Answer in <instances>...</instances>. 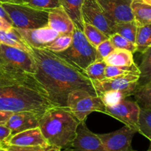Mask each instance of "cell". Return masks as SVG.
Returning <instances> with one entry per match:
<instances>
[{"mask_svg":"<svg viewBox=\"0 0 151 151\" xmlns=\"http://www.w3.org/2000/svg\"><path fill=\"white\" fill-rule=\"evenodd\" d=\"M37 70L34 76L56 106H66L68 94L84 89L97 94L91 81L84 72L47 49L33 48L31 54Z\"/></svg>","mask_w":151,"mask_h":151,"instance_id":"obj_1","label":"cell"},{"mask_svg":"<svg viewBox=\"0 0 151 151\" xmlns=\"http://www.w3.org/2000/svg\"><path fill=\"white\" fill-rule=\"evenodd\" d=\"M1 50L2 64L35 75L37 66L30 53L2 44H1Z\"/></svg>","mask_w":151,"mask_h":151,"instance_id":"obj_7","label":"cell"},{"mask_svg":"<svg viewBox=\"0 0 151 151\" xmlns=\"http://www.w3.org/2000/svg\"><path fill=\"white\" fill-rule=\"evenodd\" d=\"M67 107L79 122L86 120L92 112L103 113L105 106L97 94L84 89H76L68 94Z\"/></svg>","mask_w":151,"mask_h":151,"instance_id":"obj_6","label":"cell"},{"mask_svg":"<svg viewBox=\"0 0 151 151\" xmlns=\"http://www.w3.org/2000/svg\"><path fill=\"white\" fill-rule=\"evenodd\" d=\"M24 0H0L1 3H10V4H23Z\"/></svg>","mask_w":151,"mask_h":151,"instance_id":"obj_40","label":"cell"},{"mask_svg":"<svg viewBox=\"0 0 151 151\" xmlns=\"http://www.w3.org/2000/svg\"><path fill=\"white\" fill-rule=\"evenodd\" d=\"M79 121L67 106H53L39 119V128L50 146L62 150L71 147Z\"/></svg>","mask_w":151,"mask_h":151,"instance_id":"obj_3","label":"cell"},{"mask_svg":"<svg viewBox=\"0 0 151 151\" xmlns=\"http://www.w3.org/2000/svg\"><path fill=\"white\" fill-rule=\"evenodd\" d=\"M25 42L33 48L45 49L55 38L59 35L56 31L49 27L37 29H20L16 28Z\"/></svg>","mask_w":151,"mask_h":151,"instance_id":"obj_13","label":"cell"},{"mask_svg":"<svg viewBox=\"0 0 151 151\" xmlns=\"http://www.w3.org/2000/svg\"><path fill=\"white\" fill-rule=\"evenodd\" d=\"M133 53L124 49H115L109 55L105 58V63L110 66L132 67L136 66L133 60Z\"/></svg>","mask_w":151,"mask_h":151,"instance_id":"obj_19","label":"cell"},{"mask_svg":"<svg viewBox=\"0 0 151 151\" xmlns=\"http://www.w3.org/2000/svg\"><path fill=\"white\" fill-rule=\"evenodd\" d=\"M140 106L136 101L124 99L114 106L105 107L103 114L112 116L124 125L133 128L138 132Z\"/></svg>","mask_w":151,"mask_h":151,"instance_id":"obj_8","label":"cell"},{"mask_svg":"<svg viewBox=\"0 0 151 151\" xmlns=\"http://www.w3.org/2000/svg\"><path fill=\"white\" fill-rule=\"evenodd\" d=\"M81 11L84 22L96 27L108 37L115 33V24L107 19L96 0H84Z\"/></svg>","mask_w":151,"mask_h":151,"instance_id":"obj_10","label":"cell"},{"mask_svg":"<svg viewBox=\"0 0 151 151\" xmlns=\"http://www.w3.org/2000/svg\"><path fill=\"white\" fill-rule=\"evenodd\" d=\"M96 60H104L114 50L115 47L110 42V39L105 40L96 47Z\"/></svg>","mask_w":151,"mask_h":151,"instance_id":"obj_34","label":"cell"},{"mask_svg":"<svg viewBox=\"0 0 151 151\" xmlns=\"http://www.w3.org/2000/svg\"><path fill=\"white\" fill-rule=\"evenodd\" d=\"M142 54V61L139 66L140 70V80L144 81L142 83L151 80V46ZM141 83V84H142Z\"/></svg>","mask_w":151,"mask_h":151,"instance_id":"obj_29","label":"cell"},{"mask_svg":"<svg viewBox=\"0 0 151 151\" xmlns=\"http://www.w3.org/2000/svg\"><path fill=\"white\" fill-rule=\"evenodd\" d=\"M53 106L33 74L0 64V111L43 114Z\"/></svg>","mask_w":151,"mask_h":151,"instance_id":"obj_2","label":"cell"},{"mask_svg":"<svg viewBox=\"0 0 151 151\" xmlns=\"http://www.w3.org/2000/svg\"><path fill=\"white\" fill-rule=\"evenodd\" d=\"M23 4L37 10L47 11L61 6L59 0H24Z\"/></svg>","mask_w":151,"mask_h":151,"instance_id":"obj_32","label":"cell"},{"mask_svg":"<svg viewBox=\"0 0 151 151\" xmlns=\"http://www.w3.org/2000/svg\"><path fill=\"white\" fill-rule=\"evenodd\" d=\"M7 145L22 147H41L44 148L52 147L43 136L39 127L12 136L6 143V145Z\"/></svg>","mask_w":151,"mask_h":151,"instance_id":"obj_16","label":"cell"},{"mask_svg":"<svg viewBox=\"0 0 151 151\" xmlns=\"http://www.w3.org/2000/svg\"><path fill=\"white\" fill-rule=\"evenodd\" d=\"M136 133L134 129L124 125L117 131L97 135L107 151H136L131 145Z\"/></svg>","mask_w":151,"mask_h":151,"instance_id":"obj_11","label":"cell"},{"mask_svg":"<svg viewBox=\"0 0 151 151\" xmlns=\"http://www.w3.org/2000/svg\"><path fill=\"white\" fill-rule=\"evenodd\" d=\"M132 94L124 91H107L99 95L105 107L114 106Z\"/></svg>","mask_w":151,"mask_h":151,"instance_id":"obj_28","label":"cell"},{"mask_svg":"<svg viewBox=\"0 0 151 151\" xmlns=\"http://www.w3.org/2000/svg\"><path fill=\"white\" fill-rule=\"evenodd\" d=\"M47 27L59 35H73L75 25L62 6L49 10Z\"/></svg>","mask_w":151,"mask_h":151,"instance_id":"obj_17","label":"cell"},{"mask_svg":"<svg viewBox=\"0 0 151 151\" xmlns=\"http://www.w3.org/2000/svg\"><path fill=\"white\" fill-rule=\"evenodd\" d=\"M107 19L114 24L134 21L131 9L133 0H96Z\"/></svg>","mask_w":151,"mask_h":151,"instance_id":"obj_12","label":"cell"},{"mask_svg":"<svg viewBox=\"0 0 151 151\" xmlns=\"http://www.w3.org/2000/svg\"><path fill=\"white\" fill-rule=\"evenodd\" d=\"M8 14L13 27L37 29L47 26L48 11L40 10L23 4L1 3Z\"/></svg>","mask_w":151,"mask_h":151,"instance_id":"obj_5","label":"cell"},{"mask_svg":"<svg viewBox=\"0 0 151 151\" xmlns=\"http://www.w3.org/2000/svg\"><path fill=\"white\" fill-rule=\"evenodd\" d=\"M138 133L151 142V110L141 108Z\"/></svg>","mask_w":151,"mask_h":151,"instance_id":"obj_27","label":"cell"},{"mask_svg":"<svg viewBox=\"0 0 151 151\" xmlns=\"http://www.w3.org/2000/svg\"><path fill=\"white\" fill-rule=\"evenodd\" d=\"M140 75L129 74L127 75L115 77L111 78H104L100 81H91L97 95L107 91H124L133 92L139 85Z\"/></svg>","mask_w":151,"mask_h":151,"instance_id":"obj_9","label":"cell"},{"mask_svg":"<svg viewBox=\"0 0 151 151\" xmlns=\"http://www.w3.org/2000/svg\"><path fill=\"white\" fill-rule=\"evenodd\" d=\"M83 32H84V35L87 38V39L88 40L89 42L96 48L101 43L109 38V37L105 35L100 29L96 28V27L93 26L90 24L84 22Z\"/></svg>","mask_w":151,"mask_h":151,"instance_id":"obj_24","label":"cell"},{"mask_svg":"<svg viewBox=\"0 0 151 151\" xmlns=\"http://www.w3.org/2000/svg\"><path fill=\"white\" fill-rule=\"evenodd\" d=\"M147 151H151V147H150V148H149V149H148V150H147Z\"/></svg>","mask_w":151,"mask_h":151,"instance_id":"obj_47","label":"cell"},{"mask_svg":"<svg viewBox=\"0 0 151 151\" xmlns=\"http://www.w3.org/2000/svg\"><path fill=\"white\" fill-rule=\"evenodd\" d=\"M0 44L16 47L32 54V47L25 42L14 27L8 31L0 29Z\"/></svg>","mask_w":151,"mask_h":151,"instance_id":"obj_20","label":"cell"},{"mask_svg":"<svg viewBox=\"0 0 151 151\" xmlns=\"http://www.w3.org/2000/svg\"><path fill=\"white\" fill-rule=\"evenodd\" d=\"M107 63L105 60H96L89 65L84 72L90 81H100L105 78V70Z\"/></svg>","mask_w":151,"mask_h":151,"instance_id":"obj_26","label":"cell"},{"mask_svg":"<svg viewBox=\"0 0 151 151\" xmlns=\"http://www.w3.org/2000/svg\"><path fill=\"white\" fill-rule=\"evenodd\" d=\"M59 55L84 72L86 68L96 60V49L88 41L83 31L75 28L70 46Z\"/></svg>","mask_w":151,"mask_h":151,"instance_id":"obj_4","label":"cell"},{"mask_svg":"<svg viewBox=\"0 0 151 151\" xmlns=\"http://www.w3.org/2000/svg\"><path fill=\"white\" fill-rule=\"evenodd\" d=\"M61 6L73 22L75 27L83 31L84 20L82 16L83 3L84 0H59Z\"/></svg>","mask_w":151,"mask_h":151,"instance_id":"obj_18","label":"cell"},{"mask_svg":"<svg viewBox=\"0 0 151 151\" xmlns=\"http://www.w3.org/2000/svg\"><path fill=\"white\" fill-rule=\"evenodd\" d=\"M0 151H7V150L5 146H2V147H0Z\"/></svg>","mask_w":151,"mask_h":151,"instance_id":"obj_43","label":"cell"},{"mask_svg":"<svg viewBox=\"0 0 151 151\" xmlns=\"http://www.w3.org/2000/svg\"><path fill=\"white\" fill-rule=\"evenodd\" d=\"M85 121L78 124L76 137L71 147L84 151H107L99 136L89 130Z\"/></svg>","mask_w":151,"mask_h":151,"instance_id":"obj_14","label":"cell"},{"mask_svg":"<svg viewBox=\"0 0 151 151\" xmlns=\"http://www.w3.org/2000/svg\"><path fill=\"white\" fill-rule=\"evenodd\" d=\"M0 64H2V58H1V44H0Z\"/></svg>","mask_w":151,"mask_h":151,"instance_id":"obj_42","label":"cell"},{"mask_svg":"<svg viewBox=\"0 0 151 151\" xmlns=\"http://www.w3.org/2000/svg\"><path fill=\"white\" fill-rule=\"evenodd\" d=\"M72 40L73 35H59L45 49L54 53L62 52L70 46Z\"/></svg>","mask_w":151,"mask_h":151,"instance_id":"obj_31","label":"cell"},{"mask_svg":"<svg viewBox=\"0 0 151 151\" xmlns=\"http://www.w3.org/2000/svg\"><path fill=\"white\" fill-rule=\"evenodd\" d=\"M2 146H5V145H4V144H2V143L0 142V147H2Z\"/></svg>","mask_w":151,"mask_h":151,"instance_id":"obj_46","label":"cell"},{"mask_svg":"<svg viewBox=\"0 0 151 151\" xmlns=\"http://www.w3.org/2000/svg\"><path fill=\"white\" fill-rule=\"evenodd\" d=\"M7 151H47L53 148H44L41 147H22V146H16V145H5Z\"/></svg>","mask_w":151,"mask_h":151,"instance_id":"obj_35","label":"cell"},{"mask_svg":"<svg viewBox=\"0 0 151 151\" xmlns=\"http://www.w3.org/2000/svg\"><path fill=\"white\" fill-rule=\"evenodd\" d=\"M135 44L136 52L143 53L151 46V24L137 27Z\"/></svg>","mask_w":151,"mask_h":151,"instance_id":"obj_23","label":"cell"},{"mask_svg":"<svg viewBox=\"0 0 151 151\" xmlns=\"http://www.w3.org/2000/svg\"><path fill=\"white\" fill-rule=\"evenodd\" d=\"M11 137V131L6 125H0V142L5 145Z\"/></svg>","mask_w":151,"mask_h":151,"instance_id":"obj_36","label":"cell"},{"mask_svg":"<svg viewBox=\"0 0 151 151\" xmlns=\"http://www.w3.org/2000/svg\"><path fill=\"white\" fill-rule=\"evenodd\" d=\"M142 1H144V2L147 3V4H150V5H151V0H142Z\"/></svg>","mask_w":151,"mask_h":151,"instance_id":"obj_44","label":"cell"},{"mask_svg":"<svg viewBox=\"0 0 151 151\" xmlns=\"http://www.w3.org/2000/svg\"><path fill=\"white\" fill-rule=\"evenodd\" d=\"M0 18H1L2 19L5 20L6 22H7L8 23H10V24H12L11 20H10V17H9L8 14H7V13L6 12V10H4V8L2 7V5H1V2H0Z\"/></svg>","mask_w":151,"mask_h":151,"instance_id":"obj_39","label":"cell"},{"mask_svg":"<svg viewBox=\"0 0 151 151\" xmlns=\"http://www.w3.org/2000/svg\"><path fill=\"white\" fill-rule=\"evenodd\" d=\"M13 112L0 111V125H5Z\"/></svg>","mask_w":151,"mask_h":151,"instance_id":"obj_37","label":"cell"},{"mask_svg":"<svg viewBox=\"0 0 151 151\" xmlns=\"http://www.w3.org/2000/svg\"><path fill=\"white\" fill-rule=\"evenodd\" d=\"M133 95L140 108L151 110V80L139 84Z\"/></svg>","mask_w":151,"mask_h":151,"instance_id":"obj_22","label":"cell"},{"mask_svg":"<svg viewBox=\"0 0 151 151\" xmlns=\"http://www.w3.org/2000/svg\"><path fill=\"white\" fill-rule=\"evenodd\" d=\"M62 151H84V150H79V149H76V148H74V147H68V148H66V149H64V150H62Z\"/></svg>","mask_w":151,"mask_h":151,"instance_id":"obj_41","label":"cell"},{"mask_svg":"<svg viewBox=\"0 0 151 151\" xmlns=\"http://www.w3.org/2000/svg\"><path fill=\"white\" fill-rule=\"evenodd\" d=\"M13 28V25L10 24V23L6 22L5 20L2 19L1 18H0V29H1V30L8 31V30H10V29H12Z\"/></svg>","mask_w":151,"mask_h":151,"instance_id":"obj_38","label":"cell"},{"mask_svg":"<svg viewBox=\"0 0 151 151\" xmlns=\"http://www.w3.org/2000/svg\"><path fill=\"white\" fill-rule=\"evenodd\" d=\"M41 114L29 111L14 112L9 117L5 125L11 131L12 137L22 131L39 127V119Z\"/></svg>","mask_w":151,"mask_h":151,"instance_id":"obj_15","label":"cell"},{"mask_svg":"<svg viewBox=\"0 0 151 151\" xmlns=\"http://www.w3.org/2000/svg\"><path fill=\"white\" fill-rule=\"evenodd\" d=\"M129 74H138L140 75V70L139 66H136L132 67H121V66H110L107 65L105 70V78H111L121 75H127Z\"/></svg>","mask_w":151,"mask_h":151,"instance_id":"obj_30","label":"cell"},{"mask_svg":"<svg viewBox=\"0 0 151 151\" xmlns=\"http://www.w3.org/2000/svg\"><path fill=\"white\" fill-rule=\"evenodd\" d=\"M131 9L137 27L151 24V5L142 0H133Z\"/></svg>","mask_w":151,"mask_h":151,"instance_id":"obj_21","label":"cell"},{"mask_svg":"<svg viewBox=\"0 0 151 151\" xmlns=\"http://www.w3.org/2000/svg\"><path fill=\"white\" fill-rule=\"evenodd\" d=\"M109 39L115 49H124L134 53L136 52V47L134 43L128 41L118 33H114L109 37Z\"/></svg>","mask_w":151,"mask_h":151,"instance_id":"obj_33","label":"cell"},{"mask_svg":"<svg viewBox=\"0 0 151 151\" xmlns=\"http://www.w3.org/2000/svg\"><path fill=\"white\" fill-rule=\"evenodd\" d=\"M47 151H62V150H59V149H58V148H55V147H53V148H51L50 150H49Z\"/></svg>","mask_w":151,"mask_h":151,"instance_id":"obj_45","label":"cell"},{"mask_svg":"<svg viewBox=\"0 0 151 151\" xmlns=\"http://www.w3.org/2000/svg\"><path fill=\"white\" fill-rule=\"evenodd\" d=\"M136 31H137V25L134 21L121 22V23L115 24L114 25L115 33L119 34L120 35L134 44L136 41Z\"/></svg>","mask_w":151,"mask_h":151,"instance_id":"obj_25","label":"cell"}]
</instances>
